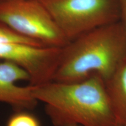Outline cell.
I'll return each instance as SVG.
<instances>
[{
	"mask_svg": "<svg viewBox=\"0 0 126 126\" xmlns=\"http://www.w3.org/2000/svg\"><path fill=\"white\" fill-rule=\"evenodd\" d=\"M32 86L33 96L45 105L53 126H117L105 82L98 75L76 82Z\"/></svg>",
	"mask_w": 126,
	"mask_h": 126,
	"instance_id": "cell-1",
	"label": "cell"
},
{
	"mask_svg": "<svg viewBox=\"0 0 126 126\" xmlns=\"http://www.w3.org/2000/svg\"><path fill=\"white\" fill-rule=\"evenodd\" d=\"M104 82L117 124H126V57Z\"/></svg>",
	"mask_w": 126,
	"mask_h": 126,
	"instance_id": "cell-7",
	"label": "cell"
},
{
	"mask_svg": "<svg viewBox=\"0 0 126 126\" xmlns=\"http://www.w3.org/2000/svg\"><path fill=\"white\" fill-rule=\"evenodd\" d=\"M79 126V125H72V126Z\"/></svg>",
	"mask_w": 126,
	"mask_h": 126,
	"instance_id": "cell-11",
	"label": "cell"
},
{
	"mask_svg": "<svg viewBox=\"0 0 126 126\" xmlns=\"http://www.w3.org/2000/svg\"><path fill=\"white\" fill-rule=\"evenodd\" d=\"M3 1V0H0V1Z\"/></svg>",
	"mask_w": 126,
	"mask_h": 126,
	"instance_id": "cell-12",
	"label": "cell"
},
{
	"mask_svg": "<svg viewBox=\"0 0 126 126\" xmlns=\"http://www.w3.org/2000/svg\"><path fill=\"white\" fill-rule=\"evenodd\" d=\"M119 3L120 18V21L126 28V0H117Z\"/></svg>",
	"mask_w": 126,
	"mask_h": 126,
	"instance_id": "cell-9",
	"label": "cell"
},
{
	"mask_svg": "<svg viewBox=\"0 0 126 126\" xmlns=\"http://www.w3.org/2000/svg\"><path fill=\"white\" fill-rule=\"evenodd\" d=\"M29 81L26 71L13 62H0V102L9 105L18 110L33 109L38 101L32 92L31 85H19V81Z\"/></svg>",
	"mask_w": 126,
	"mask_h": 126,
	"instance_id": "cell-6",
	"label": "cell"
},
{
	"mask_svg": "<svg viewBox=\"0 0 126 126\" xmlns=\"http://www.w3.org/2000/svg\"><path fill=\"white\" fill-rule=\"evenodd\" d=\"M61 50L62 47L25 43H0V60L15 63L29 75V85L40 86L54 80Z\"/></svg>",
	"mask_w": 126,
	"mask_h": 126,
	"instance_id": "cell-5",
	"label": "cell"
},
{
	"mask_svg": "<svg viewBox=\"0 0 126 126\" xmlns=\"http://www.w3.org/2000/svg\"><path fill=\"white\" fill-rule=\"evenodd\" d=\"M70 42L96 28L120 21L117 0H40Z\"/></svg>",
	"mask_w": 126,
	"mask_h": 126,
	"instance_id": "cell-3",
	"label": "cell"
},
{
	"mask_svg": "<svg viewBox=\"0 0 126 126\" xmlns=\"http://www.w3.org/2000/svg\"><path fill=\"white\" fill-rule=\"evenodd\" d=\"M117 126H126V124H123V125H117Z\"/></svg>",
	"mask_w": 126,
	"mask_h": 126,
	"instance_id": "cell-10",
	"label": "cell"
},
{
	"mask_svg": "<svg viewBox=\"0 0 126 126\" xmlns=\"http://www.w3.org/2000/svg\"><path fill=\"white\" fill-rule=\"evenodd\" d=\"M7 126H41L39 119L26 110H18L12 114Z\"/></svg>",
	"mask_w": 126,
	"mask_h": 126,
	"instance_id": "cell-8",
	"label": "cell"
},
{
	"mask_svg": "<svg viewBox=\"0 0 126 126\" xmlns=\"http://www.w3.org/2000/svg\"><path fill=\"white\" fill-rule=\"evenodd\" d=\"M0 23L45 46L63 47L69 42L40 0L1 1Z\"/></svg>",
	"mask_w": 126,
	"mask_h": 126,
	"instance_id": "cell-4",
	"label": "cell"
},
{
	"mask_svg": "<svg viewBox=\"0 0 126 126\" xmlns=\"http://www.w3.org/2000/svg\"><path fill=\"white\" fill-rule=\"evenodd\" d=\"M126 57V28L120 21L82 34L62 47L53 81L71 83L98 75L105 81Z\"/></svg>",
	"mask_w": 126,
	"mask_h": 126,
	"instance_id": "cell-2",
	"label": "cell"
}]
</instances>
